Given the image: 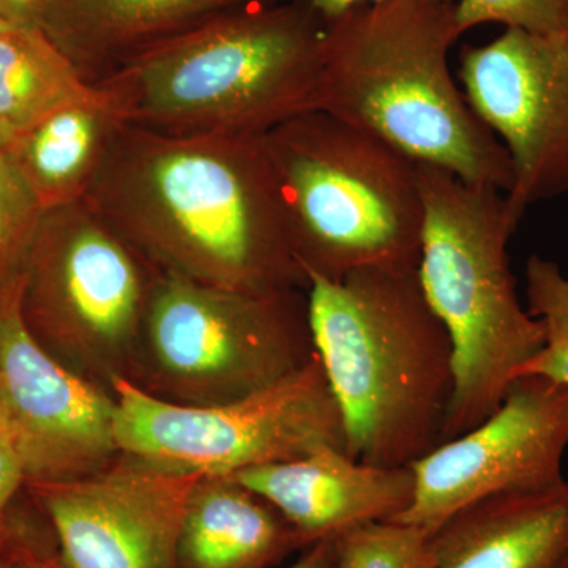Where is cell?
Listing matches in <instances>:
<instances>
[{"label": "cell", "mask_w": 568, "mask_h": 568, "mask_svg": "<svg viewBox=\"0 0 568 568\" xmlns=\"http://www.w3.org/2000/svg\"><path fill=\"white\" fill-rule=\"evenodd\" d=\"M84 201L160 274L250 294L308 290L261 136L125 125Z\"/></svg>", "instance_id": "cell-1"}, {"label": "cell", "mask_w": 568, "mask_h": 568, "mask_svg": "<svg viewBox=\"0 0 568 568\" xmlns=\"http://www.w3.org/2000/svg\"><path fill=\"white\" fill-rule=\"evenodd\" d=\"M313 343L338 405L347 455L410 466L443 444L455 392L454 346L417 268L308 275Z\"/></svg>", "instance_id": "cell-2"}, {"label": "cell", "mask_w": 568, "mask_h": 568, "mask_svg": "<svg viewBox=\"0 0 568 568\" xmlns=\"http://www.w3.org/2000/svg\"><path fill=\"white\" fill-rule=\"evenodd\" d=\"M459 37L455 3L381 0L339 14L325 22L315 111L413 162L508 193V153L452 74L448 55Z\"/></svg>", "instance_id": "cell-3"}, {"label": "cell", "mask_w": 568, "mask_h": 568, "mask_svg": "<svg viewBox=\"0 0 568 568\" xmlns=\"http://www.w3.org/2000/svg\"><path fill=\"white\" fill-rule=\"evenodd\" d=\"M325 22L257 3L162 41L100 81L123 122L173 136H263L315 111Z\"/></svg>", "instance_id": "cell-4"}, {"label": "cell", "mask_w": 568, "mask_h": 568, "mask_svg": "<svg viewBox=\"0 0 568 568\" xmlns=\"http://www.w3.org/2000/svg\"><path fill=\"white\" fill-rule=\"evenodd\" d=\"M424 201L418 280L454 346L455 392L443 443L484 422L544 345L517 294L508 244L519 216L507 193L417 163Z\"/></svg>", "instance_id": "cell-5"}, {"label": "cell", "mask_w": 568, "mask_h": 568, "mask_svg": "<svg viewBox=\"0 0 568 568\" xmlns=\"http://www.w3.org/2000/svg\"><path fill=\"white\" fill-rule=\"evenodd\" d=\"M261 140L306 276L417 268L425 213L416 162L325 111L295 115Z\"/></svg>", "instance_id": "cell-6"}, {"label": "cell", "mask_w": 568, "mask_h": 568, "mask_svg": "<svg viewBox=\"0 0 568 568\" xmlns=\"http://www.w3.org/2000/svg\"><path fill=\"white\" fill-rule=\"evenodd\" d=\"M315 355L306 291L250 294L160 274L130 383L173 405H222Z\"/></svg>", "instance_id": "cell-7"}, {"label": "cell", "mask_w": 568, "mask_h": 568, "mask_svg": "<svg viewBox=\"0 0 568 568\" xmlns=\"http://www.w3.org/2000/svg\"><path fill=\"white\" fill-rule=\"evenodd\" d=\"M159 275L85 201L44 212L22 271V317L48 353L112 394L133 379Z\"/></svg>", "instance_id": "cell-8"}, {"label": "cell", "mask_w": 568, "mask_h": 568, "mask_svg": "<svg viewBox=\"0 0 568 568\" xmlns=\"http://www.w3.org/2000/svg\"><path fill=\"white\" fill-rule=\"evenodd\" d=\"M112 396L121 454L183 473L233 476L324 446L345 448L342 414L317 355L274 386L222 405H173L125 379Z\"/></svg>", "instance_id": "cell-9"}, {"label": "cell", "mask_w": 568, "mask_h": 568, "mask_svg": "<svg viewBox=\"0 0 568 568\" xmlns=\"http://www.w3.org/2000/svg\"><path fill=\"white\" fill-rule=\"evenodd\" d=\"M567 448L568 387L519 376L491 416L410 465L413 503L392 521L433 534L480 500L556 487Z\"/></svg>", "instance_id": "cell-10"}, {"label": "cell", "mask_w": 568, "mask_h": 568, "mask_svg": "<svg viewBox=\"0 0 568 568\" xmlns=\"http://www.w3.org/2000/svg\"><path fill=\"white\" fill-rule=\"evenodd\" d=\"M459 81L477 118L514 168L508 203L529 205L568 192V31L506 29L459 54Z\"/></svg>", "instance_id": "cell-11"}, {"label": "cell", "mask_w": 568, "mask_h": 568, "mask_svg": "<svg viewBox=\"0 0 568 568\" xmlns=\"http://www.w3.org/2000/svg\"><path fill=\"white\" fill-rule=\"evenodd\" d=\"M201 474L119 455L84 477L24 485L69 568H179V538Z\"/></svg>", "instance_id": "cell-12"}, {"label": "cell", "mask_w": 568, "mask_h": 568, "mask_svg": "<svg viewBox=\"0 0 568 568\" xmlns=\"http://www.w3.org/2000/svg\"><path fill=\"white\" fill-rule=\"evenodd\" d=\"M21 295L22 276L0 290V406L7 428L28 481L88 476L121 455L114 396L41 346L22 317Z\"/></svg>", "instance_id": "cell-13"}, {"label": "cell", "mask_w": 568, "mask_h": 568, "mask_svg": "<svg viewBox=\"0 0 568 568\" xmlns=\"http://www.w3.org/2000/svg\"><path fill=\"white\" fill-rule=\"evenodd\" d=\"M230 477L274 507L306 547L366 523L398 518L413 503L416 485L410 466L365 465L332 446Z\"/></svg>", "instance_id": "cell-14"}, {"label": "cell", "mask_w": 568, "mask_h": 568, "mask_svg": "<svg viewBox=\"0 0 568 568\" xmlns=\"http://www.w3.org/2000/svg\"><path fill=\"white\" fill-rule=\"evenodd\" d=\"M276 0H47L41 29L88 84L156 44L244 7Z\"/></svg>", "instance_id": "cell-15"}, {"label": "cell", "mask_w": 568, "mask_h": 568, "mask_svg": "<svg viewBox=\"0 0 568 568\" xmlns=\"http://www.w3.org/2000/svg\"><path fill=\"white\" fill-rule=\"evenodd\" d=\"M432 548L433 568H566L568 478L463 508L432 534Z\"/></svg>", "instance_id": "cell-16"}, {"label": "cell", "mask_w": 568, "mask_h": 568, "mask_svg": "<svg viewBox=\"0 0 568 568\" xmlns=\"http://www.w3.org/2000/svg\"><path fill=\"white\" fill-rule=\"evenodd\" d=\"M305 541L230 476H201L179 538V568H272Z\"/></svg>", "instance_id": "cell-17"}, {"label": "cell", "mask_w": 568, "mask_h": 568, "mask_svg": "<svg viewBox=\"0 0 568 568\" xmlns=\"http://www.w3.org/2000/svg\"><path fill=\"white\" fill-rule=\"evenodd\" d=\"M126 123L106 95L71 104L7 145L44 212L82 203Z\"/></svg>", "instance_id": "cell-18"}, {"label": "cell", "mask_w": 568, "mask_h": 568, "mask_svg": "<svg viewBox=\"0 0 568 568\" xmlns=\"http://www.w3.org/2000/svg\"><path fill=\"white\" fill-rule=\"evenodd\" d=\"M102 95L43 29L0 32V133L7 145L54 112Z\"/></svg>", "instance_id": "cell-19"}, {"label": "cell", "mask_w": 568, "mask_h": 568, "mask_svg": "<svg viewBox=\"0 0 568 568\" xmlns=\"http://www.w3.org/2000/svg\"><path fill=\"white\" fill-rule=\"evenodd\" d=\"M529 315L544 331V345L521 368L519 376H538L568 387V276L555 261L532 254L526 264Z\"/></svg>", "instance_id": "cell-20"}, {"label": "cell", "mask_w": 568, "mask_h": 568, "mask_svg": "<svg viewBox=\"0 0 568 568\" xmlns=\"http://www.w3.org/2000/svg\"><path fill=\"white\" fill-rule=\"evenodd\" d=\"M338 568H433L432 532L398 521H375L335 537Z\"/></svg>", "instance_id": "cell-21"}, {"label": "cell", "mask_w": 568, "mask_h": 568, "mask_svg": "<svg viewBox=\"0 0 568 568\" xmlns=\"http://www.w3.org/2000/svg\"><path fill=\"white\" fill-rule=\"evenodd\" d=\"M44 211L7 149H0V290L22 276Z\"/></svg>", "instance_id": "cell-22"}, {"label": "cell", "mask_w": 568, "mask_h": 568, "mask_svg": "<svg viewBox=\"0 0 568 568\" xmlns=\"http://www.w3.org/2000/svg\"><path fill=\"white\" fill-rule=\"evenodd\" d=\"M459 33L485 24L534 33L568 31V0H457Z\"/></svg>", "instance_id": "cell-23"}, {"label": "cell", "mask_w": 568, "mask_h": 568, "mask_svg": "<svg viewBox=\"0 0 568 568\" xmlns=\"http://www.w3.org/2000/svg\"><path fill=\"white\" fill-rule=\"evenodd\" d=\"M26 481L28 474L17 443L7 425H0V544L7 532V510Z\"/></svg>", "instance_id": "cell-24"}, {"label": "cell", "mask_w": 568, "mask_h": 568, "mask_svg": "<svg viewBox=\"0 0 568 568\" xmlns=\"http://www.w3.org/2000/svg\"><path fill=\"white\" fill-rule=\"evenodd\" d=\"M0 549L11 559L17 568H69L62 562L58 551L37 548L32 541L11 540L9 532L3 536Z\"/></svg>", "instance_id": "cell-25"}, {"label": "cell", "mask_w": 568, "mask_h": 568, "mask_svg": "<svg viewBox=\"0 0 568 568\" xmlns=\"http://www.w3.org/2000/svg\"><path fill=\"white\" fill-rule=\"evenodd\" d=\"M47 0H0V17L13 28H41Z\"/></svg>", "instance_id": "cell-26"}, {"label": "cell", "mask_w": 568, "mask_h": 568, "mask_svg": "<svg viewBox=\"0 0 568 568\" xmlns=\"http://www.w3.org/2000/svg\"><path fill=\"white\" fill-rule=\"evenodd\" d=\"M286 568H338L335 538H325L304 548L298 559Z\"/></svg>", "instance_id": "cell-27"}, {"label": "cell", "mask_w": 568, "mask_h": 568, "mask_svg": "<svg viewBox=\"0 0 568 568\" xmlns=\"http://www.w3.org/2000/svg\"><path fill=\"white\" fill-rule=\"evenodd\" d=\"M302 2L315 11L321 20L328 22L355 7L369 6V3L381 2V0H302ZM436 2L455 3L457 0H436Z\"/></svg>", "instance_id": "cell-28"}, {"label": "cell", "mask_w": 568, "mask_h": 568, "mask_svg": "<svg viewBox=\"0 0 568 568\" xmlns=\"http://www.w3.org/2000/svg\"><path fill=\"white\" fill-rule=\"evenodd\" d=\"M0 568H17V566L11 562V559L6 555V552L2 551V549H0Z\"/></svg>", "instance_id": "cell-29"}, {"label": "cell", "mask_w": 568, "mask_h": 568, "mask_svg": "<svg viewBox=\"0 0 568 568\" xmlns=\"http://www.w3.org/2000/svg\"><path fill=\"white\" fill-rule=\"evenodd\" d=\"M10 28H13V26H10L9 22L3 20L2 17H0V32L9 31Z\"/></svg>", "instance_id": "cell-30"}, {"label": "cell", "mask_w": 568, "mask_h": 568, "mask_svg": "<svg viewBox=\"0 0 568 568\" xmlns=\"http://www.w3.org/2000/svg\"><path fill=\"white\" fill-rule=\"evenodd\" d=\"M7 148V140L6 138H3V134L0 133V149H6Z\"/></svg>", "instance_id": "cell-31"}, {"label": "cell", "mask_w": 568, "mask_h": 568, "mask_svg": "<svg viewBox=\"0 0 568 568\" xmlns=\"http://www.w3.org/2000/svg\"><path fill=\"white\" fill-rule=\"evenodd\" d=\"M0 425H7L6 417H3L2 406H0Z\"/></svg>", "instance_id": "cell-32"}, {"label": "cell", "mask_w": 568, "mask_h": 568, "mask_svg": "<svg viewBox=\"0 0 568 568\" xmlns=\"http://www.w3.org/2000/svg\"><path fill=\"white\" fill-rule=\"evenodd\" d=\"M566 568H568V562H567V566H566Z\"/></svg>", "instance_id": "cell-33"}]
</instances>
